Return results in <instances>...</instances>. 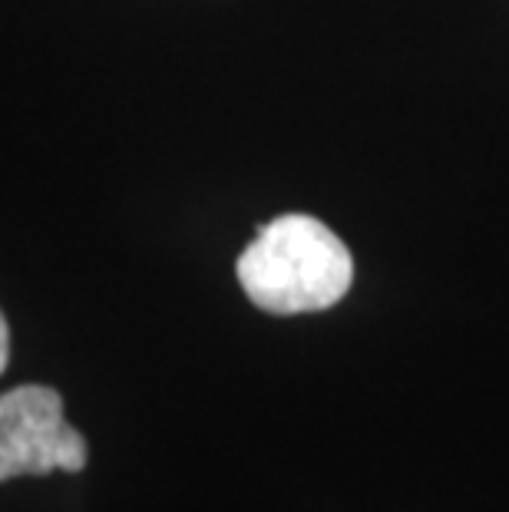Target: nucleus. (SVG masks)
<instances>
[{
  "label": "nucleus",
  "mask_w": 509,
  "mask_h": 512,
  "mask_svg": "<svg viewBox=\"0 0 509 512\" xmlns=\"http://www.w3.org/2000/svg\"><path fill=\"white\" fill-rule=\"evenodd\" d=\"M238 285L268 314L328 311L354 281L348 245L311 215H281L238 255Z\"/></svg>",
  "instance_id": "obj_1"
},
{
  "label": "nucleus",
  "mask_w": 509,
  "mask_h": 512,
  "mask_svg": "<svg viewBox=\"0 0 509 512\" xmlns=\"http://www.w3.org/2000/svg\"><path fill=\"white\" fill-rule=\"evenodd\" d=\"M83 466L86 440L63 417L57 390L27 384L0 397V483L53 470L80 473Z\"/></svg>",
  "instance_id": "obj_2"
},
{
  "label": "nucleus",
  "mask_w": 509,
  "mask_h": 512,
  "mask_svg": "<svg viewBox=\"0 0 509 512\" xmlns=\"http://www.w3.org/2000/svg\"><path fill=\"white\" fill-rule=\"evenodd\" d=\"M7 361H10V331H7L4 314H0V374H4Z\"/></svg>",
  "instance_id": "obj_3"
}]
</instances>
